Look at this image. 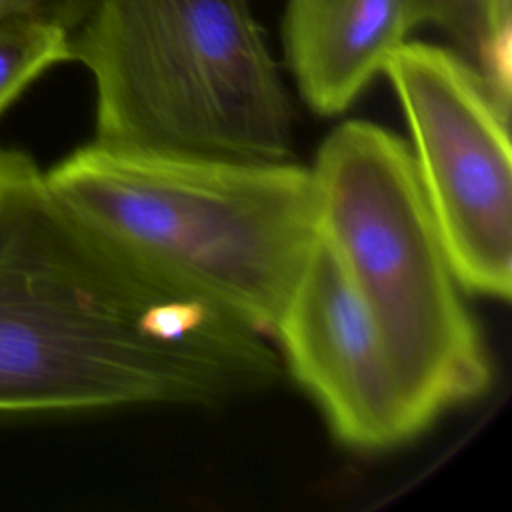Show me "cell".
Wrapping results in <instances>:
<instances>
[{"label":"cell","instance_id":"cell-1","mask_svg":"<svg viewBox=\"0 0 512 512\" xmlns=\"http://www.w3.org/2000/svg\"><path fill=\"white\" fill-rule=\"evenodd\" d=\"M282 374L270 338L82 220L0 148V414L212 406Z\"/></svg>","mask_w":512,"mask_h":512},{"label":"cell","instance_id":"cell-2","mask_svg":"<svg viewBox=\"0 0 512 512\" xmlns=\"http://www.w3.org/2000/svg\"><path fill=\"white\" fill-rule=\"evenodd\" d=\"M92 228L266 338L320 240L312 170L86 144L48 172Z\"/></svg>","mask_w":512,"mask_h":512},{"label":"cell","instance_id":"cell-3","mask_svg":"<svg viewBox=\"0 0 512 512\" xmlns=\"http://www.w3.org/2000/svg\"><path fill=\"white\" fill-rule=\"evenodd\" d=\"M96 88V142L292 160V108L248 0H94L70 32Z\"/></svg>","mask_w":512,"mask_h":512},{"label":"cell","instance_id":"cell-4","mask_svg":"<svg viewBox=\"0 0 512 512\" xmlns=\"http://www.w3.org/2000/svg\"><path fill=\"white\" fill-rule=\"evenodd\" d=\"M312 170L320 236L334 252L388 358L422 412L480 398L492 364L424 196L410 146L348 120Z\"/></svg>","mask_w":512,"mask_h":512},{"label":"cell","instance_id":"cell-5","mask_svg":"<svg viewBox=\"0 0 512 512\" xmlns=\"http://www.w3.org/2000/svg\"><path fill=\"white\" fill-rule=\"evenodd\" d=\"M382 72L404 108L416 172L462 288L508 300L510 110L450 48L404 40Z\"/></svg>","mask_w":512,"mask_h":512},{"label":"cell","instance_id":"cell-6","mask_svg":"<svg viewBox=\"0 0 512 512\" xmlns=\"http://www.w3.org/2000/svg\"><path fill=\"white\" fill-rule=\"evenodd\" d=\"M274 340L282 368L314 400L340 444L388 450L432 424L400 382L376 326L322 236Z\"/></svg>","mask_w":512,"mask_h":512},{"label":"cell","instance_id":"cell-7","mask_svg":"<svg viewBox=\"0 0 512 512\" xmlns=\"http://www.w3.org/2000/svg\"><path fill=\"white\" fill-rule=\"evenodd\" d=\"M410 30L404 0H288L282 38L300 96L316 114L344 112Z\"/></svg>","mask_w":512,"mask_h":512},{"label":"cell","instance_id":"cell-8","mask_svg":"<svg viewBox=\"0 0 512 512\" xmlns=\"http://www.w3.org/2000/svg\"><path fill=\"white\" fill-rule=\"evenodd\" d=\"M412 28L432 24L510 110L512 0H404Z\"/></svg>","mask_w":512,"mask_h":512},{"label":"cell","instance_id":"cell-9","mask_svg":"<svg viewBox=\"0 0 512 512\" xmlns=\"http://www.w3.org/2000/svg\"><path fill=\"white\" fill-rule=\"evenodd\" d=\"M68 60L72 50L66 28L32 16L0 20V112L40 74Z\"/></svg>","mask_w":512,"mask_h":512},{"label":"cell","instance_id":"cell-10","mask_svg":"<svg viewBox=\"0 0 512 512\" xmlns=\"http://www.w3.org/2000/svg\"><path fill=\"white\" fill-rule=\"evenodd\" d=\"M92 4L94 0H0V20L32 16L72 32Z\"/></svg>","mask_w":512,"mask_h":512}]
</instances>
